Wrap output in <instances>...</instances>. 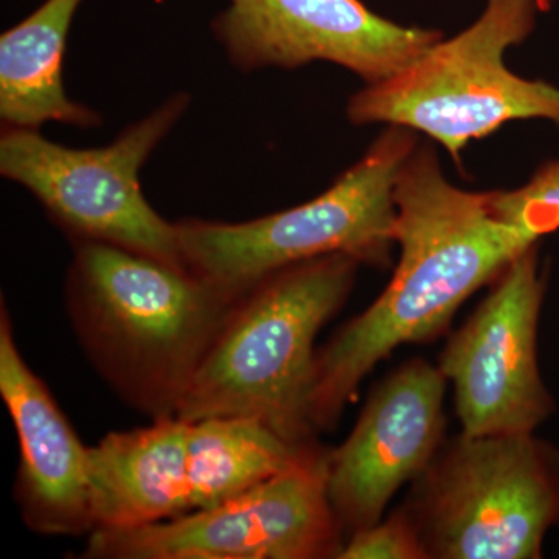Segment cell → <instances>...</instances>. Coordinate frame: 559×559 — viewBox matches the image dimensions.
<instances>
[{
    "mask_svg": "<svg viewBox=\"0 0 559 559\" xmlns=\"http://www.w3.org/2000/svg\"><path fill=\"white\" fill-rule=\"evenodd\" d=\"M393 201L400 260L388 288L318 349L311 404L318 432L336 428L381 360L401 345L436 340L476 290L535 248L492 218L488 191L452 186L428 145L404 162Z\"/></svg>",
    "mask_w": 559,
    "mask_h": 559,
    "instance_id": "cell-1",
    "label": "cell"
},
{
    "mask_svg": "<svg viewBox=\"0 0 559 559\" xmlns=\"http://www.w3.org/2000/svg\"><path fill=\"white\" fill-rule=\"evenodd\" d=\"M72 242L66 301L81 347L128 406L175 417L237 299L186 264Z\"/></svg>",
    "mask_w": 559,
    "mask_h": 559,
    "instance_id": "cell-2",
    "label": "cell"
},
{
    "mask_svg": "<svg viewBox=\"0 0 559 559\" xmlns=\"http://www.w3.org/2000/svg\"><path fill=\"white\" fill-rule=\"evenodd\" d=\"M359 263L334 253L272 272L238 297L176 417L259 421L296 450L316 441V337L344 307Z\"/></svg>",
    "mask_w": 559,
    "mask_h": 559,
    "instance_id": "cell-3",
    "label": "cell"
},
{
    "mask_svg": "<svg viewBox=\"0 0 559 559\" xmlns=\"http://www.w3.org/2000/svg\"><path fill=\"white\" fill-rule=\"evenodd\" d=\"M414 131L390 124L336 182L314 200L246 223H176L186 266L229 296L290 264L319 257H352L385 267L395 245L396 178L417 148Z\"/></svg>",
    "mask_w": 559,
    "mask_h": 559,
    "instance_id": "cell-4",
    "label": "cell"
},
{
    "mask_svg": "<svg viewBox=\"0 0 559 559\" xmlns=\"http://www.w3.org/2000/svg\"><path fill=\"white\" fill-rule=\"evenodd\" d=\"M536 16V0H487L466 31L440 39L395 75L356 92L348 119L423 132L457 160L469 142L509 121L559 124V87L522 79L506 64L507 50L528 38Z\"/></svg>",
    "mask_w": 559,
    "mask_h": 559,
    "instance_id": "cell-5",
    "label": "cell"
},
{
    "mask_svg": "<svg viewBox=\"0 0 559 559\" xmlns=\"http://www.w3.org/2000/svg\"><path fill=\"white\" fill-rule=\"evenodd\" d=\"M307 450L241 418L175 415L110 432L90 448L94 530L140 527L212 509L288 468Z\"/></svg>",
    "mask_w": 559,
    "mask_h": 559,
    "instance_id": "cell-6",
    "label": "cell"
},
{
    "mask_svg": "<svg viewBox=\"0 0 559 559\" xmlns=\"http://www.w3.org/2000/svg\"><path fill=\"white\" fill-rule=\"evenodd\" d=\"M428 559H538L559 528V450L535 432L441 444L404 509Z\"/></svg>",
    "mask_w": 559,
    "mask_h": 559,
    "instance_id": "cell-7",
    "label": "cell"
},
{
    "mask_svg": "<svg viewBox=\"0 0 559 559\" xmlns=\"http://www.w3.org/2000/svg\"><path fill=\"white\" fill-rule=\"evenodd\" d=\"M189 106L190 95L179 92L103 148H68L39 130L3 128L0 173L31 191L70 240L183 264L178 227L143 197L140 170Z\"/></svg>",
    "mask_w": 559,
    "mask_h": 559,
    "instance_id": "cell-8",
    "label": "cell"
},
{
    "mask_svg": "<svg viewBox=\"0 0 559 559\" xmlns=\"http://www.w3.org/2000/svg\"><path fill=\"white\" fill-rule=\"evenodd\" d=\"M319 444L212 509L140 527L94 530L86 559L340 558L345 536L326 492Z\"/></svg>",
    "mask_w": 559,
    "mask_h": 559,
    "instance_id": "cell-9",
    "label": "cell"
},
{
    "mask_svg": "<svg viewBox=\"0 0 559 559\" xmlns=\"http://www.w3.org/2000/svg\"><path fill=\"white\" fill-rule=\"evenodd\" d=\"M544 296L535 246L511 261L441 352L439 369L454 388L463 433L535 432L554 414L538 364Z\"/></svg>",
    "mask_w": 559,
    "mask_h": 559,
    "instance_id": "cell-10",
    "label": "cell"
},
{
    "mask_svg": "<svg viewBox=\"0 0 559 559\" xmlns=\"http://www.w3.org/2000/svg\"><path fill=\"white\" fill-rule=\"evenodd\" d=\"M212 31L238 69L329 61L367 84L395 75L441 39L384 20L360 0H229Z\"/></svg>",
    "mask_w": 559,
    "mask_h": 559,
    "instance_id": "cell-11",
    "label": "cell"
},
{
    "mask_svg": "<svg viewBox=\"0 0 559 559\" xmlns=\"http://www.w3.org/2000/svg\"><path fill=\"white\" fill-rule=\"evenodd\" d=\"M439 367L412 359L371 392L347 440L326 455V492L345 540L382 520L390 499L417 480L443 444Z\"/></svg>",
    "mask_w": 559,
    "mask_h": 559,
    "instance_id": "cell-12",
    "label": "cell"
},
{
    "mask_svg": "<svg viewBox=\"0 0 559 559\" xmlns=\"http://www.w3.org/2000/svg\"><path fill=\"white\" fill-rule=\"evenodd\" d=\"M0 395L20 441L14 495L22 520L40 535L94 532L90 448L81 443L46 382L25 362L3 301Z\"/></svg>",
    "mask_w": 559,
    "mask_h": 559,
    "instance_id": "cell-13",
    "label": "cell"
},
{
    "mask_svg": "<svg viewBox=\"0 0 559 559\" xmlns=\"http://www.w3.org/2000/svg\"><path fill=\"white\" fill-rule=\"evenodd\" d=\"M83 0H46L0 38V119L3 128L39 130L47 121L76 128L102 123L100 114L73 102L62 84V58Z\"/></svg>",
    "mask_w": 559,
    "mask_h": 559,
    "instance_id": "cell-14",
    "label": "cell"
},
{
    "mask_svg": "<svg viewBox=\"0 0 559 559\" xmlns=\"http://www.w3.org/2000/svg\"><path fill=\"white\" fill-rule=\"evenodd\" d=\"M488 209L528 246H538L559 230V159L544 164L520 189L488 191Z\"/></svg>",
    "mask_w": 559,
    "mask_h": 559,
    "instance_id": "cell-15",
    "label": "cell"
},
{
    "mask_svg": "<svg viewBox=\"0 0 559 559\" xmlns=\"http://www.w3.org/2000/svg\"><path fill=\"white\" fill-rule=\"evenodd\" d=\"M340 559H428V555L417 527L403 510L349 536Z\"/></svg>",
    "mask_w": 559,
    "mask_h": 559,
    "instance_id": "cell-16",
    "label": "cell"
}]
</instances>
